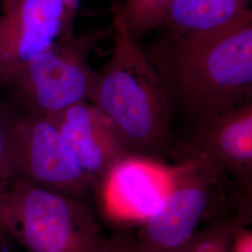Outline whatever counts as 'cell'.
Listing matches in <instances>:
<instances>
[{
  "label": "cell",
  "mask_w": 252,
  "mask_h": 252,
  "mask_svg": "<svg viewBox=\"0 0 252 252\" xmlns=\"http://www.w3.org/2000/svg\"><path fill=\"white\" fill-rule=\"evenodd\" d=\"M148 56L172 109L194 124L252 102V9L214 30L162 38Z\"/></svg>",
  "instance_id": "6da1fadb"
},
{
  "label": "cell",
  "mask_w": 252,
  "mask_h": 252,
  "mask_svg": "<svg viewBox=\"0 0 252 252\" xmlns=\"http://www.w3.org/2000/svg\"><path fill=\"white\" fill-rule=\"evenodd\" d=\"M112 54L96 72L91 103L108 119L128 156L162 162L174 155L172 108L148 54L114 13Z\"/></svg>",
  "instance_id": "7a4b0ae2"
},
{
  "label": "cell",
  "mask_w": 252,
  "mask_h": 252,
  "mask_svg": "<svg viewBox=\"0 0 252 252\" xmlns=\"http://www.w3.org/2000/svg\"><path fill=\"white\" fill-rule=\"evenodd\" d=\"M0 220L26 252H111L108 238L85 201L12 178Z\"/></svg>",
  "instance_id": "3957f363"
},
{
  "label": "cell",
  "mask_w": 252,
  "mask_h": 252,
  "mask_svg": "<svg viewBox=\"0 0 252 252\" xmlns=\"http://www.w3.org/2000/svg\"><path fill=\"white\" fill-rule=\"evenodd\" d=\"M230 179L206 164L181 161L171 167L170 187L142 223L136 252H168L187 243L204 222L228 216L233 205L252 198V190L229 195Z\"/></svg>",
  "instance_id": "277c9868"
},
{
  "label": "cell",
  "mask_w": 252,
  "mask_h": 252,
  "mask_svg": "<svg viewBox=\"0 0 252 252\" xmlns=\"http://www.w3.org/2000/svg\"><path fill=\"white\" fill-rule=\"evenodd\" d=\"M0 123L12 178L82 201L98 188L49 116L0 108Z\"/></svg>",
  "instance_id": "5b68a950"
},
{
  "label": "cell",
  "mask_w": 252,
  "mask_h": 252,
  "mask_svg": "<svg viewBox=\"0 0 252 252\" xmlns=\"http://www.w3.org/2000/svg\"><path fill=\"white\" fill-rule=\"evenodd\" d=\"M108 34V29H97L81 36H63L37 55L7 84L20 109L51 116L89 101L96 80L89 54Z\"/></svg>",
  "instance_id": "8992f818"
},
{
  "label": "cell",
  "mask_w": 252,
  "mask_h": 252,
  "mask_svg": "<svg viewBox=\"0 0 252 252\" xmlns=\"http://www.w3.org/2000/svg\"><path fill=\"white\" fill-rule=\"evenodd\" d=\"M63 0L0 1V86L54 42L74 34Z\"/></svg>",
  "instance_id": "52a82bcc"
},
{
  "label": "cell",
  "mask_w": 252,
  "mask_h": 252,
  "mask_svg": "<svg viewBox=\"0 0 252 252\" xmlns=\"http://www.w3.org/2000/svg\"><path fill=\"white\" fill-rule=\"evenodd\" d=\"M175 154L179 162H201L252 189V102L195 124L189 139Z\"/></svg>",
  "instance_id": "ba28073f"
},
{
  "label": "cell",
  "mask_w": 252,
  "mask_h": 252,
  "mask_svg": "<svg viewBox=\"0 0 252 252\" xmlns=\"http://www.w3.org/2000/svg\"><path fill=\"white\" fill-rule=\"evenodd\" d=\"M170 182L171 167L163 162L127 156L110 172L99 189L109 216L143 222L160 206Z\"/></svg>",
  "instance_id": "9c48e42d"
},
{
  "label": "cell",
  "mask_w": 252,
  "mask_h": 252,
  "mask_svg": "<svg viewBox=\"0 0 252 252\" xmlns=\"http://www.w3.org/2000/svg\"><path fill=\"white\" fill-rule=\"evenodd\" d=\"M49 117L98 188L128 156L112 125L90 101L75 104Z\"/></svg>",
  "instance_id": "30bf717a"
},
{
  "label": "cell",
  "mask_w": 252,
  "mask_h": 252,
  "mask_svg": "<svg viewBox=\"0 0 252 252\" xmlns=\"http://www.w3.org/2000/svg\"><path fill=\"white\" fill-rule=\"evenodd\" d=\"M250 1L172 0L160 26L165 34L162 38H174L224 27L249 9Z\"/></svg>",
  "instance_id": "8fae6325"
},
{
  "label": "cell",
  "mask_w": 252,
  "mask_h": 252,
  "mask_svg": "<svg viewBox=\"0 0 252 252\" xmlns=\"http://www.w3.org/2000/svg\"><path fill=\"white\" fill-rule=\"evenodd\" d=\"M172 0H125L114 6V13L121 19L131 38L139 43L145 36L162 24Z\"/></svg>",
  "instance_id": "7c38bea8"
},
{
  "label": "cell",
  "mask_w": 252,
  "mask_h": 252,
  "mask_svg": "<svg viewBox=\"0 0 252 252\" xmlns=\"http://www.w3.org/2000/svg\"><path fill=\"white\" fill-rule=\"evenodd\" d=\"M11 179H12V176L9 169L7 155H6L3 132H2V127L0 123V209H1L3 199L6 194V191L9 188V182Z\"/></svg>",
  "instance_id": "4fadbf2b"
},
{
  "label": "cell",
  "mask_w": 252,
  "mask_h": 252,
  "mask_svg": "<svg viewBox=\"0 0 252 252\" xmlns=\"http://www.w3.org/2000/svg\"><path fill=\"white\" fill-rule=\"evenodd\" d=\"M230 252H252V233L246 226L235 232L230 246Z\"/></svg>",
  "instance_id": "5bb4252c"
},
{
  "label": "cell",
  "mask_w": 252,
  "mask_h": 252,
  "mask_svg": "<svg viewBox=\"0 0 252 252\" xmlns=\"http://www.w3.org/2000/svg\"><path fill=\"white\" fill-rule=\"evenodd\" d=\"M111 252H136L133 242L124 236H116L112 238Z\"/></svg>",
  "instance_id": "9a60e30c"
},
{
  "label": "cell",
  "mask_w": 252,
  "mask_h": 252,
  "mask_svg": "<svg viewBox=\"0 0 252 252\" xmlns=\"http://www.w3.org/2000/svg\"><path fill=\"white\" fill-rule=\"evenodd\" d=\"M63 1L68 12L70 13V15L74 18H76L77 11H78L79 6L81 4V0H63Z\"/></svg>",
  "instance_id": "2e32d148"
},
{
  "label": "cell",
  "mask_w": 252,
  "mask_h": 252,
  "mask_svg": "<svg viewBox=\"0 0 252 252\" xmlns=\"http://www.w3.org/2000/svg\"><path fill=\"white\" fill-rule=\"evenodd\" d=\"M195 252V250H194V247H193V245L191 243V241H190V239H189V241L187 242V243L184 244V245H182V246H180L179 248H177V249H175V250H173V251H170V252Z\"/></svg>",
  "instance_id": "e0dca14e"
},
{
  "label": "cell",
  "mask_w": 252,
  "mask_h": 252,
  "mask_svg": "<svg viewBox=\"0 0 252 252\" xmlns=\"http://www.w3.org/2000/svg\"><path fill=\"white\" fill-rule=\"evenodd\" d=\"M8 239H10V238L5 231L0 232V252H4L5 245H7L8 243Z\"/></svg>",
  "instance_id": "ac0fdd59"
},
{
  "label": "cell",
  "mask_w": 252,
  "mask_h": 252,
  "mask_svg": "<svg viewBox=\"0 0 252 252\" xmlns=\"http://www.w3.org/2000/svg\"><path fill=\"white\" fill-rule=\"evenodd\" d=\"M2 231H4V229H3V226L1 224V220H0V232H2Z\"/></svg>",
  "instance_id": "d6986e66"
}]
</instances>
